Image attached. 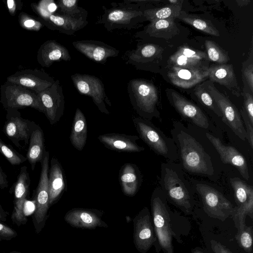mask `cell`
I'll return each instance as SVG.
<instances>
[{"instance_id": "obj_42", "label": "cell", "mask_w": 253, "mask_h": 253, "mask_svg": "<svg viewBox=\"0 0 253 253\" xmlns=\"http://www.w3.org/2000/svg\"><path fill=\"white\" fill-rule=\"evenodd\" d=\"M244 97V110L247 114L251 123L253 125V95L248 92L243 93Z\"/></svg>"}, {"instance_id": "obj_4", "label": "cell", "mask_w": 253, "mask_h": 253, "mask_svg": "<svg viewBox=\"0 0 253 253\" xmlns=\"http://www.w3.org/2000/svg\"><path fill=\"white\" fill-rule=\"evenodd\" d=\"M127 89L132 106L140 117L150 121L160 118L157 107L158 94L153 83L142 79H134L128 82Z\"/></svg>"}, {"instance_id": "obj_29", "label": "cell", "mask_w": 253, "mask_h": 253, "mask_svg": "<svg viewBox=\"0 0 253 253\" xmlns=\"http://www.w3.org/2000/svg\"><path fill=\"white\" fill-rule=\"evenodd\" d=\"M119 178L124 194L127 196L135 195L142 181L137 167L133 164H125L120 169Z\"/></svg>"}, {"instance_id": "obj_38", "label": "cell", "mask_w": 253, "mask_h": 253, "mask_svg": "<svg viewBox=\"0 0 253 253\" xmlns=\"http://www.w3.org/2000/svg\"><path fill=\"white\" fill-rule=\"evenodd\" d=\"M205 45L209 60L219 64H225L229 60L227 54L214 42L206 40Z\"/></svg>"}, {"instance_id": "obj_16", "label": "cell", "mask_w": 253, "mask_h": 253, "mask_svg": "<svg viewBox=\"0 0 253 253\" xmlns=\"http://www.w3.org/2000/svg\"><path fill=\"white\" fill-rule=\"evenodd\" d=\"M103 212L96 209L74 208L68 211L64 220L71 226L77 228L95 229L97 227H108L102 219Z\"/></svg>"}, {"instance_id": "obj_24", "label": "cell", "mask_w": 253, "mask_h": 253, "mask_svg": "<svg viewBox=\"0 0 253 253\" xmlns=\"http://www.w3.org/2000/svg\"><path fill=\"white\" fill-rule=\"evenodd\" d=\"M37 61L43 67H49L55 61H70L71 59L66 47L55 40H48L40 47Z\"/></svg>"}, {"instance_id": "obj_45", "label": "cell", "mask_w": 253, "mask_h": 253, "mask_svg": "<svg viewBox=\"0 0 253 253\" xmlns=\"http://www.w3.org/2000/svg\"><path fill=\"white\" fill-rule=\"evenodd\" d=\"M37 4L51 14H53L58 8L57 4L53 0H42Z\"/></svg>"}, {"instance_id": "obj_9", "label": "cell", "mask_w": 253, "mask_h": 253, "mask_svg": "<svg viewBox=\"0 0 253 253\" xmlns=\"http://www.w3.org/2000/svg\"><path fill=\"white\" fill-rule=\"evenodd\" d=\"M204 82L207 89L220 110L222 121L239 138L245 140L246 131L237 108L228 97L215 87L213 83L210 80Z\"/></svg>"}, {"instance_id": "obj_44", "label": "cell", "mask_w": 253, "mask_h": 253, "mask_svg": "<svg viewBox=\"0 0 253 253\" xmlns=\"http://www.w3.org/2000/svg\"><path fill=\"white\" fill-rule=\"evenodd\" d=\"M243 75L244 76L245 82L248 84L251 93L253 92V65L251 63L245 67L243 70Z\"/></svg>"}, {"instance_id": "obj_40", "label": "cell", "mask_w": 253, "mask_h": 253, "mask_svg": "<svg viewBox=\"0 0 253 253\" xmlns=\"http://www.w3.org/2000/svg\"><path fill=\"white\" fill-rule=\"evenodd\" d=\"M18 22L22 28L29 31H38L43 27L42 22L23 12L19 14Z\"/></svg>"}, {"instance_id": "obj_46", "label": "cell", "mask_w": 253, "mask_h": 253, "mask_svg": "<svg viewBox=\"0 0 253 253\" xmlns=\"http://www.w3.org/2000/svg\"><path fill=\"white\" fill-rule=\"evenodd\" d=\"M210 243L214 253H232L229 249L218 241L211 240Z\"/></svg>"}, {"instance_id": "obj_50", "label": "cell", "mask_w": 253, "mask_h": 253, "mask_svg": "<svg viewBox=\"0 0 253 253\" xmlns=\"http://www.w3.org/2000/svg\"><path fill=\"white\" fill-rule=\"evenodd\" d=\"M6 184L7 180L6 179V175L0 167V187H4Z\"/></svg>"}, {"instance_id": "obj_49", "label": "cell", "mask_w": 253, "mask_h": 253, "mask_svg": "<svg viewBox=\"0 0 253 253\" xmlns=\"http://www.w3.org/2000/svg\"><path fill=\"white\" fill-rule=\"evenodd\" d=\"M36 209V204H33L29 201H25L23 208V213L25 217L26 215L31 214Z\"/></svg>"}, {"instance_id": "obj_53", "label": "cell", "mask_w": 253, "mask_h": 253, "mask_svg": "<svg viewBox=\"0 0 253 253\" xmlns=\"http://www.w3.org/2000/svg\"><path fill=\"white\" fill-rule=\"evenodd\" d=\"M1 217V214L0 213V218Z\"/></svg>"}, {"instance_id": "obj_14", "label": "cell", "mask_w": 253, "mask_h": 253, "mask_svg": "<svg viewBox=\"0 0 253 253\" xmlns=\"http://www.w3.org/2000/svg\"><path fill=\"white\" fill-rule=\"evenodd\" d=\"M6 81L20 85L38 94L52 85L54 78L44 71L25 69L10 75Z\"/></svg>"}, {"instance_id": "obj_33", "label": "cell", "mask_w": 253, "mask_h": 253, "mask_svg": "<svg viewBox=\"0 0 253 253\" xmlns=\"http://www.w3.org/2000/svg\"><path fill=\"white\" fill-rule=\"evenodd\" d=\"M183 1L176 4H169L166 6L154 8H148L143 10L145 19L150 22L168 18L175 19L182 10Z\"/></svg>"}, {"instance_id": "obj_39", "label": "cell", "mask_w": 253, "mask_h": 253, "mask_svg": "<svg viewBox=\"0 0 253 253\" xmlns=\"http://www.w3.org/2000/svg\"><path fill=\"white\" fill-rule=\"evenodd\" d=\"M253 226L246 225L242 230L238 231L235 236L239 246L248 253L253 250Z\"/></svg>"}, {"instance_id": "obj_7", "label": "cell", "mask_w": 253, "mask_h": 253, "mask_svg": "<svg viewBox=\"0 0 253 253\" xmlns=\"http://www.w3.org/2000/svg\"><path fill=\"white\" fill-rule=\"evenodd\" d=\"M0 93V101L6 110L29 107L44 112L38 94L20 85L6 81L1 85Z\"/></svg>"}, {"instance_id": "obj_37", "label": "cell", "mask_w": 253, "mask_h": 253, "mask_svg": "<svg viewBox=\"0 0 253 253\" xmlns=\"http://www.w3.org/2000/svg\"><path fill=\"white\" fill-rule=\"evenodd\" d=\"M78 0H59L57 6L61 14L72 17H87V11L79 6Z\"/></svg>"}, {"instance_id": "obj_48", "label": "cell", "mask_w": 253, "mask_h": 253, "mask_svg": "<svg viewBox=\"0 0 253 253\" xmlns=\"http://www.w3.org/2000/svg\"><path fill=\"white\" fill-rule=\"evenodd\" d=\"M17 1L14 0H7L6 5L8 10L11 15H14L17 9H20V7L18 5Z\"/></svg>"}, {"instance_id": "obj_52", "label": "cell", "mask_w": 253, "mask_h": 253, "mask_svg": "<svg viewBox=\"0 0 253 253\" xmlns=\"http://www.w3.org/2000/svg\"><path fill=\"white\" fill-rule=\"evenodd\" d=\"M193 253H203L200 251H199V250H196Z\"/></svg>"}, {"instance_id": "obj_2", "label": "cell", "mask_w": 253, "mask_h": 253, "mask_svg": "<svg viewBox=\"0 0 253 253\" xmlns=\"http://www.w3.org/2000/svg\"><path fill=\"white\" fill-rule=\"evenodd\" d=\"M183 172L180 164L173 162L163 163L159 183L167 201L185 214H190L195 199L193 189Z\"/></svg>"}, {"instance_id": "obj_30", "label": "cell", "mask_w": 253, "mask_h": 253, "mask_svg": "<svg viewBox=\"0 0 253 253\" xmlns=\"http://www.w3.org/2000/svg\"><path fill=\"white\" fill-rule=\"evenodd\" d=\"M29 178L26 167H22L14 188L15 207L13 216L19 221H24L23 208L28 194Z\"/></svg>"}, {"instance_id": "obj_3", "label": "cell", "mask_w": 253, "mask_h": 253, "mask_svg": "<svg viewBox=\"0 0 253 253\" xmlns=\"http://www.w3.org/2000/svg\"><path fill=\"white\" fill-rule=\"evenodd\" d=\"M168 202L160 188L154 190L151 197L150 205L157 241L164 253H174L173 238L179 243L182 241L173 231L171 211Z\"/></svg>"}, {"instance_id": "obj_25", "label": "cell", "mask_w": 253, "mask_h": 253, "mask_svg": "<svg viewBox=\"0 0 253 253\" xmlns=\"http://www.w3.org/2000/svg\"><path fill=\"white\" fill-rule=\"evenodd\" d=\"M208 73L210 81L224 86L236 96H240L241 90L231 64H223L210 66Z\"/></svg>"}, {"instance_id": "obj_13", "label": "cell", "mask_w": 253, "mask_h": 253, "mask_svg": "<svg viewBox=\"0 0 253 253\" xmlns=\"http://www.w3.org/2000/svg\"><path fill=\"white\" fill-rule=\"evenodd\" d=\"M38 94L50 124H56L63 115L65 103L59 81L55 80L52 85Z\"/></svg>"}, {"instance_id": "obj_6", "label": "cell", "mask_w": 253, "mask_h": 253, "mask_svg": "<svg viewBox=\"0 0 253 253\" xmlns=\"http://www.w3.org/2000/svg\"><path fill=\"white\" fill-rule=\"evenodd\" d=\"M133 122L139 138L157 154L169 162L179 159L176 146L172 138L167 136L150 120L141 117L133 119Z\"/></svg>"}, {"instance_id": "obj_15", "label": "cell", "mask_w": 253, "mask_h": 253, "mask_svg": "<svg viewBox=\"0 0 253 253\" xmlns=\"http://www.w3.org/2000/svg\"><path fill=\"white\" fill-rule=\"evenodd\" d=\"M209 61L205 52L183 45L170 56L169 64L170 67L207 70Z\"/></svg>"}, {"instance_id": "obj_31", "label": "cell", "mask_w": 253, "mask_h": 253, "mask_svg": "<svg viewBox=\"0 0 253 253\" xmlns=\"http://www.w3.org/2000/svg\"><path fill=\"white\" fill-rule=\"evenodd\" d=\"M86 119L82 111L79 108H77L70 136V141L76 149L81 151L86 144Z\"/></svg>"}, {"instance_id": "obj_10", "label": "cell", "mask_w": 253, "mask_h": 253, "mask_svg": "<svg viewBox=\"0 0 253 253\" xmlns=\"http://www.w3.org/2000/svg\"><path fill=\"white\" fill-rule=\"evenodd\" d=\"M71 78L80 93L90 96L101 112L110 114L105 103L110 106L111 104L105 93L104 84L99 78L94 75L79 73L72 75Z\"/></svg>"}, {"instance_id": "obj_28", "label": "cell", "mask_w": 253, "mask_h": 253, "mask_svg": "<svg viewBox=\"0 0 253 253\" xmlns=\"http://www.w3.org/2000/svg\"><path fill=\"white\" fill-rule=\"evenodd\" d=\"M49 205L56 202L65 191L66 181L63 169L58 160L53 157L48 179Z\"/></svg>"}, {"instance_id": "obj_8", "label": "cell", "mask_w": 253, "mask_h": 253, "mask_svg": "<svg viewBox=\"0 0 253 253\" xmlns=\"http://www.w3.org/2000/svg\"><path fill=\"white\" fill-rule=\"evenodd\" d=\"M195 189L201 197L204 211L209 216L224 221L231 216L234 207L221 193L201 182L195 183Z\"/></svg>"}, {"instance_id": "obj_34", "label": "cell", "mask_w": 253, "mask_h": 253, "mask_svg": "<svg viewBox=\"0 0 253 253\" xmlns=\"http://www.w3.org/2000/svg\"><path fill=\"white\" fill-rule=\"evenodd\" d=\"M44 153L43 134L41 128L39 127L31 133L27 159L31 165H34L42 160Z\"/></svg>"}, {"instance_id": "obj_1", "label": "cell", "mask_w": 253, "mask_h": 253, "mask_svg": "<svg viewBox=\"0 0 253 253\" xmlns=\"http://www.w3.org/2000/svg\"><path fill=\"white\" fill-rule=\"evenodd\" d=\"M170 133L177 148L183 169L191 174L212 176L214 169L211 158L202 144L183 124L173 121Z\"/></svg>"}, {"instance_id": "obj_35", "label": "cell", "mask_w": 253, "mask_h": 253, "mask_svg": "<svg viewBox=\"0 0 253 253\" xmlns=\"http://www.w3.org/2000/svg\"><path fill=\"white\" fill-rule=\"evenodd\" d=\"M177 18L211 36L218 37L219 33L210 20L200 18L181 10Z\"/></svg>"}, {"instance_id": "obj_19", "label": "cell", "mask_w": 253, "mask_h": 253, "mask_svg": "<svg viewBox=\"0 0 253 253\" xmlns=\"http://www.w3.org/2000/svg\"><path fill=\"white\" fill-rule=\"evenodd\" d=\"M74 47L88 58L96 62L105 64L108 58L118 56L120 51L106 43L92 40L76 41Z\"/></svg>"}, {"instance_id": "obj_20", "label": "cell", "mask_w": 253, "mask_h": 253, "mask_svg": "<svg viewBox=\"0 0 253 253\" xmlns=\"http://www.w3.org/2000/svg\"><path fill=\"white\" fill-rule=\"evenodd\" d=\"M162 52V48L157 44L139 42L135 49L129 51L126 63L138 70H149Z\"/></svg>"}, {"instance_id": "obj_26", "label": "cell", "mask_w": 253, "mask_h": 253, "mask_svg": "<svg viewBox=\"0 0 253 253\" xmlns=\"http://www.w3.org/2000/svg\"><path fill=\"white\" fill-rule=\"evenodd\" d=\"M174 20L170 18L151 21L143 31L136 33L134 37L141 39L150 37L167 40L171 39L179 32Z\"/></svg>"}, {"instance_id": "obj_11", "label": "cell", "mask_w": 253, "mask_h": 253, "mask_svg": "<svg viewBox=\"0 0 253 253\" xmlns=\"http://www.w3.org/2000/svg\"><path fill=\"white\" fill-rule=\"evenodd\" d=\"M133 240L140 253H146L157 241L152 218L148 208L144 207L133 219Z\"/></svg>"}, {"instance_id": "obj_51", "label": "cell", "mask_w": 253, "mask_h": 253, "mask_svg": "<svg viewBox=\"0 0 253 253\" xmlns=\"http://www.w3.org/2000/svg\"><path fill=\"white\" fill-rule=\"evenodd\" d=\"M250 2V0H237V2L238 3V4L240 6H245L247 4H248Z\"/></svg>"}, {"instance_id": "obj_21", "label": "cell", "mask_w": 253, "mask_h": 253, "mask_svg": "<svg viewBox=\"0 0 253 253\" xmlns=\"http://www.w3.org/2000/svg\"><path fill=\"white\" fill-rule=\"evenodd\" d=\"M42 21L49 29L70 36L74 35L88 23L85 16L75 17L54 13Z\"/></svg>"}, {"instance_id": "obj_12", "label": "cell", "mask_w": 253, "mask_h": 253, "mask_svg": "<svg viewBox=\"0 0 253 253\" xmlns=\"http://www.w3.org/2000/svg\"><path fill=\"white\" fill-rule=\"evenodd\" d=\"M167 95L170 104L182 118L198 127L209 128L208 119L198 106L172 89L167 90Z\"/></svg>"}, {"instance_id": "obj_5", "label": "cell", "mask_w": 253, "mask_h": 253, "mask_svg": "<svg viewBox=\"0 0 253 253\" xmlns=\"http://www.w3.org/2000/svg\"><path fill=\"white\" fill-rule=\"evenodd\" d=\"M112 7L106 8L103 7V14L98 24H102L107 31L115 29L130 30L134 28L143 18V10L140 5L130 1L124 0L122 3H112ZM146 20V19H145Z\"/></svg>"}, {"instance_id": "obj_47", "label": "cell", "mask_w": 253, "mask_h": 253, "mask_svg": "<svg viewBox=\"0 0 253 253\" xmlns=\"http://www.w3.org/2000/svg\"><path fill=\"white\" fill-rule=\"evenodd\" d=\"M15 234L12 229L0 223V236L8 237L13 236Z\"/></svg>"}, {"instance_id": "obj_17", "label": "cell", "mask_w": 253, "mask_h": 253, "mask_svg": "<svg viewBox=\"0 0 253 253\" xmlns=\"http://www.w3.org/2000/svg\"><path fill=\"white\" fill-rule=\"evenodd\" d=\"M206 135L219 154L222 162L234 166L245 179L249 180V169L244 156L235 147L225 145L218 138L210 133H206Z\"/></svg>"}, {"instance_id": "obj_41", "label": "cell", "mask_w": 253, "mask_h": 253, "mask_svg": "<svg viewBox=\"0 0 253 253\" xmlns=\"http://www.w3.org/2000/svg\"><path fill=\"white\" fill-rule=\"evenodd\" d=\"M0 152L12 165H19L26 160V158L9 147L0 139Z\"/></svg>"}, {"instance_id": "obj_18", "label": "cell", "mask_w": 253, "mask_h": 253, "mask_svg": "<svg viewBox=\"0 0 253 253\" xmlns=\"http://www.w3.org/2000/svg\"><path fill=\"white\" fill-rule=\"evenodd\" d=\"M49 154L44 152L42 160V170L36 194L35 218L38 224L43 221L49 206L48 185Z\"/></svg>"}, {"instance_id": "obj_32", "label": "cell", "mask_w": 253, "mask_h": 253, "mask_svg": "<svg viewBox=\"0 0 253 253\" xmlns=\"http://www.w3.org/2000/svg\"><path fill=\"white\" fill-rule=\"evenodd\" d=\"M238 207L253 208V187L239 177L230 179Z\"/></svg>"}, {"instance_id": "obj_22", "label": "cell", "mask_w": 253, "mask_h": 253, "mask_svg": "<svg viewBox=\"0 0 253 253\" xmlns=\"http://www.w3.org/2000/svg\"><path fill=\"white\" fill-rule=\"evenodd\" d=\"M208 69H192L169 67L168 77L176 86L189 88L198 84L208 77Z\"/></svg>"}, {"instance_id": "obj_36", "label": "cell", "mask_w": 253, "mask_h": 253, "mask_svg": "<svg viewBox=\"0 0 253 253\" xmlns=\"http://www.w3.org/2000/svg\"><path fill=\"white\" fill-rule=\"evenodd\" d=\"M194 92L198 100L217 116L222 117V114L217 104L207 89L205 82L196 86Z\"/></svg>"}, {"instance_id": "obj_43", "label": "cell", "mask_w": 253, "mask_h": 253, "mask_svg": "<svg viewBox=\"0 0 253 253\" xmlns=\"http://www.w3.org/2000/svg\"><path fill=\"white\" fill-rule=\"evenodd\" d=\"M240 115L242 117L246 126L247 134L246 139L252 148H253V125L251 123L247 114L243 108L240 111Z\"/></svg>"}, {"instance_id": "obj_23", "label": "cell", "mask_w": 253, "mask_h": 253, "mask_svg": "<svg viewBox=\"0 0 253 253\" xmlns=\"http://www.w3.org/2000/svg\"><path fill=\"white\" fill-rule=\"evenodd\" d=\"M98 139L106 148L120 152H140L144 148L139 146L136 141L139 137L125 134L110 133L100 135Z\"/></svg>"}, {"instance_id": "obj_27", "label": "cell", "mask_w": 253, "mask_h": 253, "mask_svg": "<svg viewBox=\"0 0 253 253\" xmlns=\"http://www.w3.org/2000/svg\"><path fill=\"white\" fill-rule=\"evenodd\" d=\"M9 119L5 124L4 132L14 142L16 141H27L30 137V129L27 120L17 116L16 109H7Z\"/></svg>"}]
</instances>
